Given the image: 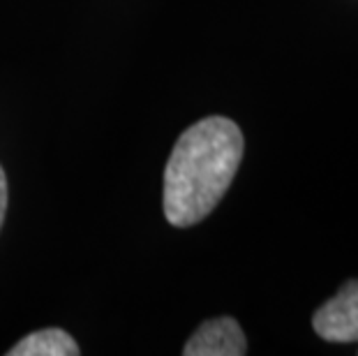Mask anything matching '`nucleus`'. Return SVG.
I'll return each mask as SVG.
<instances>
[{
  "mask_svg": "<svg viewBox=\"0 0 358 356\" xmlns=\"http://www.w3.org/2000/svg\"><path fill=\"white\" fill-rule=\"evenodd\" d=\"M312 329L326 343H358V278L347 280L335 297L315 310Z\"/></svg>",
  "mask_w": 358,
  "mask_h": 356,
  "instance_id": "f03ea898",
  "label": "nucleus"
},
{
  "mask_svg": "<svg viewBox=\"0 0 358 356\" xmlns=\"http://www.w3.org/2000/svg\"><path fill=\"white\" fill-rule=\"evenodd\" d=\"M5 213H7V178L3 166H0V227H3Z\"/></svg>",
  "mask_w": 358,
  "mask_h": 356,
  "instance_id": "39448f33",
  "label": "nucleus"
},
{
  "mask_svg": "<svg viewBox=\"0 0 358 356\" xmlns=\"http://www.w3.org/2000/svg\"><path fill=\"white\" fill-rule=\"evenodd\" d=\"M248 340L234 317H215L203 322L182 347L185 356H243Z\"/></svg>",
  "mask_w": 358,
  "mask_h": 356,
  "instance_id": "7ed1b4c3",
  "label": "nucleus"
},
{
  "mask_svg": "<svg viewBox=\"0 0 358 356\" xmlns=\"http://www.w3.org/2000/svg\"><path fill=\"white\" fill-rule=\"evenodd\" d=\"M245 141L231 118L208 116L189 125L164 169L162 208L173 227H192L213 213L238 171Z\"/></svg>",
  "mask_w": 358,
  "mask_h": 356,
  "instance_id": "f257e3e1",
  "label": "nucleus"
},
{
  "mask_svg": "<svg viewBox=\"0 0 358 356\" xmlns=\"http://www.w3.org/2000/svg\"><path fill=\"white\" fill-rule=\"evenodd\" d=\"M79 347L63 329H42L19 340L7 356H77Z\"/></svg>",
  "mask_w": 358,
  "mask_h": 356,
  "instance_id": "20e7f679",
  "label": "nucleus"
}]
</instances>
